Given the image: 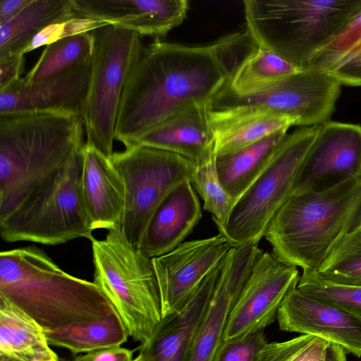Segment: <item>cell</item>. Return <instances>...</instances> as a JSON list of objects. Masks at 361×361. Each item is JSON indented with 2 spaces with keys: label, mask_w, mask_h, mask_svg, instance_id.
I'll use <instances>...</instances> for the list:
<instances>
[{
  "label": "cell",
  "mask_w": 361,
  "mask_h": 361,
  "mask_svg": "<svg viewBox=\"0 0 361 361\" xmlns=\"http://www.w3.org/2000/svg\"><path fill=\"white\" fill-rule=\"evenodd\" d=\"M250 51L243 32L207 46L161 40L143 46L124 87L115 140L126 147L185 106L209 103Z\"/></svg>",
  "instance_id": "6da1fadb"
},
{
  "label": "cell",
  "mask_w": 361,
  "mask_h": 361,
  "mask_svg": "<svg viewBox=\"0 0 361 361\" xmlns=\"http://www.w3.org/2000/svg\"><path fill=\"white\" fill-rule=\"evenodd\" d=\"M0 294L39 324L49 345L75 354L121 345L129 336L94 282L64 271L35 246L1 252Z\"/></svg>",
  "instance_id": "7a4b0ae2"
},
{
  "label": "cell",
  "mask_w": 361,
  "mask_h": 361,
  "mask_svg": "<svg viewBox=\"0 0 361 361\" xmlns=\"http://www.w3.org/2000/svg\"><path fill=\"white\" fill-rule=\"evenodd\" d=\"M83 134L80 116H0V221L81 154Z\"/></svg>",
  "instance_id": "3957f363"
},
{
  "label": "cell",
  "mask_w": 361,
  "mask_h": 361,
  "mask_svg": "<svg viewBox=\"0 0 361 361\" xmlns=\"http://www.w3.org/2000/svg\"><path fill=\"white\" fill-rule=\"evenodd\" d=\"M359 230L361 176L323 192L292 195L264 238L279 261L317 271L343 238Z\"/></svg>",
  "instance_id": "277c9868"
},
{
  "label": "cell",
  "mask_w": 361,
  "mask_h": 361,
  "mask_svg": "<svg viewBox=\"0 0 361 361\" xmlns=\"http://www.w3.org/2000/svg\"><path fill=\"white\" fill-rule=\"evenodd\" d=\"M255 42L296 68L309 67L361 8V0H245Z\"/></svg>",
  "instance_id": "5b68a950"
},
{
  "label": "cell",
  "mask_w": 361,
  "mask_h": 361,
  "mask_svg": "<svg viewBox=\"0 0 361 361\" xmlns=\"http://www.w3.org/2000/svg\"><path fill=\"white\" fill-rule=\"evenodd\" d=\"M92 243L94 283L118 313L128 335L142 343L163 319L152 259L128 241L121 226Z\"/></svg>",
  "instance_id": "8992f818"
},
{
  "label": "cell",
  "mask_w": 361,
  "mask_h": 361,
  "mask_svg": "<svg viewBox=\"0 0 361 361\" xmlns=\"http://www.w3.org/2000/svg\"><path fill=\"white\" fill-rule=\"evenodd\" d=\"M82 152L0 221L1 238L49 245L93 238L81 189Z\"/></svg>",
  "instance_id": "52a82bcc"
},
{
  "label": "cell",
  "mask_w": 361,
  "mask_h": 361,
  "mask_svg": "<svg viewBox=\"0 0 361 361\" xmlns=\"http://www.w3.org/2000/svg\"><path fill=\"white\" fill-rule=\"evenodd\" d=\"M90 32L93 39L90 73L81 118L86 142L110 158L114 153L121 99L143 45L139 34L112 24Z\"/></svg>",
  "instance_id": "ba28073f"
},
{
  "label": "cell",
  "mask_w": 361,
  "mask_h": 361,
  "mask_svg": "<svg viewBox=\"0 0 361 361\" xmlns=\"http://www.w3.org/2000/svg\"><path fill=\"white\" fill-rule=\"evenodd\" d=\"M320 126L287 135L267 167L234 205L222 234L235 246L257 245L291 196L300 166Z\"/></svg>",
  "instance_id": "9c48e42d"
},
{
  "label": "cell",
  "mask_w": 361,
  "mask_h": 361,
  "mask_svg": "<svg viewBox=\"0 0 361 361\" xmlns=\"http://www.w3.org/2000/svg\"><path fill=\"white\" fill-rule=\"evenodd\" d=\"M111 159L126 185L121 229L140 249L147 225L161 202L190 180L195 163L179 154L142 145L114 152Z\"/></svg>",
  "instance_id": "30bf717a"
},
{
  "label": "cell",
  "mask_w": 361,
  "mask_h": 361,
  "mask_svg": "<svg viewBox=\"0 0 361 361\" xmlns=\"http://www.w3.org/2000/svg\"><path fill=\"white\" fill-rule=\"evenodd\" d=\"M341 84L328 72L309 66L269 88L247 97L223 88L208 104L210 109L249 106L267 109L291 118L295 125L321 126L330 118Z\"/></svg>",
  "instance_id": "8fae6325"
},
{
  "label": "cell",
  "mask_w": 361,
  "mask_h": 361,
  "mask_svg": "<svg viewBox=\"0 0 361 361\" xmlns=\"http://www.w3.org/2000/svg\"><path fill=\"white\" fill-rule=\"evenodd\" d=\"M360 176L361 126L329 121L320 126L298 171L292 195L323 192Z\"/></svg>",
  "instance_id": "7c38bea8"
},
{
  "label": "cell",
  "mask_w": 361,
  "mask_h": 361,
  "mask_svg": "<svg viewBox=\"0 0 361 361\" xmlns=\"http://www.w3.org/2000/svg\"><path fill=\"white\" fill-rule=\"evenodd\" d=\"M299 278L297 267L283 263L271 252H264L255 261L231 310L223 341L264 329L271 324Z\"/></svg>",
  "instance_id": "4fadbf2b"
},
{
  "label": "cell",
  "mask_w": 361,
  "mask_h": 361,
  "mask_svg": "<svg viewBox=\"0 0 361 361\" xmlns=\"http://www.w3.org/2000/svg\"><path fill=\"white\" fill-rule=\"evenodd\" d=\"M232 247L228 239L219 233L184 241L172 251L152 259L163 318L184 306Z\"/></svg>",
  "instance_id": "5bb4252c"
},
{
  "label": "cell",
  "mask_w": 361,
  "mask_h": 361,
  "mask_svg": "<svg viewBox=\"0 0 361 361\" xmlns=\"http://www.w3.org/2000/svg\"><path fill=\"white\" fill-rule=\"evenodd\" d=\"M263 252L258 245L235 246L228 252L187 361H213L231 310L255 261Z\"/></svg>",
  "instance_id": "9a60e30c"
},
{
  "label": "cell",
  "mask_w": 361,
  "mask_h": 361,
  "mask_svg": "<svg viewBox=\"0 0 361 361\" xmlns=\"http://www.w3.org/2000/svg\"><path fill=\"white\" fill-rule=\"evenodd\" d=\"M281 330L312 335L361 357V317L347 309L301 292L293 286L281 304Z\"/></svg>",
  "instance_id": "2e32d148"
},
{
  "label": "cell",
  "mask_w": 361,
  "mask_h": 361,
  "mask_svg": "<svg viewBox=\"0 0 361 361\" xmlns=\"http://www.w3.org/2000/svg\"><path fill=\"white\" fill-rule=\"evenodd\" d=\"M90 73V60L43 82L23 79L0 90V116L50 113L81 116Z\"/></svg>",
  "instance_id": "e0dca14e"
},
{
  "label": "cell",
  "mask_w": 361,
  "mask_h": 361,
  "mask_svg": "<svg viewBox=\"0 0 361 361\" xmlns=\"http://www.w3.org/2000/svg\"><path fill=\"white\" fill-rule=\"evenodd\" d=\"M76 16L105 22L160 40L180 25L187 0H71Z\"/></svg>",
  "instance_id": "ac0fdd59"
},
{
  "label": "cell",
  "mask_w": 361,
  "mask_h": 361,
  "mask_svg": "<svg viewBox=\"0 0 361 361\" xmlns=\"http://www.w3.org/2000/svg\"><path fill=\"white\" fill-rule=\"evenodd\" d=\"M222 262L203 281L177 312L163 318L139 354L144 361H187L197 327L219 279Z\"/></svg>",
  "instance_id": "d6986e66"
},
{
  "label": "cell",
  "mask_w": 361,
  "mask_h": 361,
  "mask_svg": "<svg viewBox=\"0 0 361 361\" xmlns=\"http://www.w3.org/2000/svg\"><path fill=\"white\" fill-rule=\"evenodd\" d=\"M81 189L92 230L121 226L126 185L108 157L85 142L82 151Z\"/></svg>",
  "instance_id": "ffe728a7"
},
{
  "label": "cell",
  "mask_w": 361,
  "mask_h": 361,
  "mask_svg": "<svg viewBox=\"0 0 361 361\" xmlns=\"http://www.w3.org/2000/svg\"><path fill=\"white\" fill-rule=\"evenodd\" d=\"M208 104L185 106L142 133L130 145L149 146L179 154L194 163L201 162L214 154Z\"/></svg>",
  "instance_id": "44dd1931"
},
{
  "label": "cell",
  "mask_w": 361,
  "mask_h": 361,
  "mask_svg": "<svg viewBox=\"0 0 361 361\" xmlns=\"http://www.w3.org/2000/svg\"><path fill=\"white\" fill-rule=\"evenodd\" d=\"M202 216L198 197L190 180L175 188L153 214L140 249L150 259L166 254L192 232Z\"/></svg>",
  "instance_id": "7402d4cb"
},
{
  "label": "cell",
  "mask_w": 361,
  "mask_h": 361,
  "mask_svg": "<svg viewBox=\"0 0 361 361\" xmlns=\"http://www.w3.org/2000/svg\"><path fill=\"white\" fill-rule=\"evenodd\" d=\"M208 116L214 137L215 156L235 153L295 125L288 116L249 106L221 109L208 107Z\"/></svg>",
  "instance_id": "603a6c76"
},
{
  "label": "cell",
  "mask_w": 361,
  "mask_h": 361,
  "mask_svg": "<svg viewBox=\"0 0 361 361\" xmlns=\"http://www.w3.org/2000/svg\"><path fill=\"white\" fill-rule=\"evenodd\" d=\"M39 324L0 294V356L17 361L57 357Z\"/></svg>",
  "instance_id": "cb8c5ba5"
},
{
  "label": "cell",
  "mask_w": 361,
  "mask_h": 361,
  "mask_svg": "<svg viewBox=\"0 0 361 361\" xmlns=\"http://www.w3.org/2000/svg\"><path fill=\"white\" fill-rule=\"evenodd\" d=\"M279 130L235 153L215 156L219 181L227 194L238 200L259 176L286 137Z\"/></svg>",
  "instance_id": "d4e9b609"
},
{
  "label": "cell",
  "mask_w": 361,
  "mask_h": 361,
  "mask_svg": "<svg viewBox=\"0 0 361 361\" xmlns=\"http://www.w3.org/2000/svg\"><path fill=\"white\" fill-rule=\"evenodd\" d=\"M75 16L71 0H31L16 16L0 23V59L23 54L44 28Z\"/></svg>",
  "instance_id": "484cf974"
},
{
  "label": "cell",
  "mask_w": 361,
  "mask_h": 361,
  "mask_svg": "<svg viewBox=\"0 0 361 361\" xmlns=\"http://www.w3.org/2000/svg\"><path fill=\"white\" fill-rule=\"evenodd\" d=\"M298 71L274 52L257 44L237 66L223 89L238 97H247L269 88Z\"/></svg>",
  "instance_id": "4316f807"
},
{
  "label": "cell",
  "mask_w": 361,
  "mask_h": 361,
  "mask_svg": "<svg viewBox=\"0 0 361 361\" xmlns=\"http://www.w3.org/2000/svg\"><path fill=\"white\" fill-rule=\"evenodd\" d=\"M92 45L90 32L66 37L47 45L36 63L23 78L24 82L27 85L37 84L90 61Z\"/></svg>",
  "instance_id": "83f0119b"
},
{
  "label": "cell",
  "mask_w": 361,
  "mask_h": 361,
  "mask_svg": "<svg viewBox=\"0 0 361 361\" xmlns=\"http://www.w3.org/2000/svg\"><path fill=\"white\" fill-rule=\"evenodd\" d=\"M190 181L203 200V208L212 214L219 234L238 200L229 196L221 185L215 166V154L195 163Z\"/></svg>",
  "instance_id": "f1b7e54d"
},
{
  "label": "cell",
  "mask_w": 361,
  "mask_h": 361,
  "mask_svg": "<svg viewBox=\"0 0 361 361\" xmlns=\"http://www.w3.org/2000/svg\"><path fill=\"white\" fill-rule=\"evenodd\" d=\"M315 271L330 281L361 286V230L343 238Z\"/></svg>",
  "instance_id": "f546056e"
},
{
  "label": "cell",
  "mask_w": 361,
  "mask_h": 361,
  "mask_svg": "<svg viewBox=\"0 0 361 361\" xmlns=\"http://www.w3.org/2000/svg\"><path fill=\"white\" fill-rule=\"evenodd\" d=\"M297 288L305 294L347 309L361 317V286L335 283L315 271H302Z\"/></svg>",
  "instance_id": "4dcf8cb0"
},
{
  "label": "cell",
  "mask_w": 361,
  "mask_h": 361,
  "mask_svg": "<svg viewBox=\"0 0 361 361\" xmlns=\"http://www.w3.org/2000/svg\"><path fill=\"white\" fill-rule=\"evenodd\" d=\"M329 344L322 338L301 334L286 341L268 343L262 361H326Z\"/></svg>",
  "instance_id": "1f68e13d"
},
{
  "label": "cell",
  "mask_w": 361,
  "mask_h": 361,
  "mask_svg": "<svg viewBox=\"0 0 361 361\" xmlns=\"http://www.w3.org/2000/svg\"><path fill=\"white\" fill-rule=\"evenodd\" d=\"M268 343L264 329L223 341L213 361H262L263 350Z\"/></svg>",
  "instance_id": "d6a6232c"
},
{
  "label": "cell",
  "mask_w": 361,
  "mask_h": 361,
  "mask_svg": "<svg viewBox=\"0 0 361 361\" xmlns=\"http://www.w3.org/2000/svg\"><path fill=\"white\" fill-rule=\"evenodd\" d=\"M109 23L78 16L53 23L37 34L23 51V54H25L39 47L47 46L66 37L91 32Z\"/></svg>",
  "instance_id": "836d02e7"
},
{
  "label": "cell",
  "mask_w": 361,
  "mask_h": 361,
  "mask_svg": "<svg viewBox=\"0 0 361 361\" xmlns=\"http://www.w3.org/2000/svg\"><path fill=\"white\" fill-rule=\"evenodd\" d=\"M361 40V8L310 66L326 71Z\"/></svg>",
  "instance_id": "e575fe53"
},
{
  "label": "cell",
  "mask_w": 361,
  "mask_h": 361,
  "mask_svg": "<svg viewBox=\"0 0 361 361\" xmlns=\"http://www.w3.org/2000/svg\"><path fill=\"white\" fill-rule=\"evenodd\" d=\"M325 71L341 85L361 86V40Z\"/></svg>",
  "instance_id": "d590c367"
},
{
  "label": "cell",
  "mask_w": 361,
  "mask_h": 361,
  "mask_svg": "<svg viewBox=\"0 0 361 361\" xmlns=\"http://www.w3.org/2000/svg\"><path fill=\"white\" fill-rule=\"evenodd\" d=\"M25 54H16L0 59V90L23 78Z\"/></svg>",
  "instance_id": "8d00e7d4"
},
{
  "label": "cell",
  "mask_w": 361,
  "mask_h": 361,
  "mask_svg": "<svg viewBox=\"0 0 361 361\" xmlns=\"http://www.w3.org/2000/svg\"><path fill=\"white\" fill-rule=\"evenodd\" d=\"M133 351L121 345L102 348L85 353L73 361H132Z\"/></svg>",
  "instance_id": "74e56055"
},
{
  "label": "cell",
  "mask_w": 361,
  "mask_h": 361,
  "mask_svg": "<svg viewBox=\"0 0 361 361\" xmlns=\"http://www.w3.org/2000/svg\"><path fill=\"white\" fill-rule=\"evenodd\" d=\"M31 0L0 1V23H5L20 12Z\"/></svg>",
  "instance_id": "f35d334b"
},
{
  "label": "cell",
  "mask_w": 361,
  "mask_h": 361,
  "mask_svg": "<svg viewBox=\"0 0 361 361\" xmlns=\"http://www.w3.org/2000/svg\"><path fill=\"white\" fill-rule=\"evenodd\" d=\"M346 355L342 348L330 343L326 352V361H347Z\"/></svg>",
  "instance_id": "ab89813d"
},
{
  "label": "cell",
  "mask_w": 361,
  "mask_h": 361,
  "mask_svg": "<svg viewBox=\"0 0 361 361\" xmlns=\"http://www.w3.org/2000/svg\"><path fill=\"white\" fill-rule=\"evenodd\" d=\"M132 361H144L143 357L139 354L135 358L133 359Z\"/></svg>",
  "instance_id": "60d3db41"
},
{
  "label": "cell",
  "mask_w": 361,
  "mask_h": 361,
  "mask_svg": "<svg viewBox=\"0 0 361 361\" xmlns=\"http://www.w3.org/2000/svg\"><path fill=\"white\" fill-rule=\"evenodd\" d=\"M11 361H17V360H11L10 359ZM39 361H60L59 359L57 357H54V358H51V359H48V360H39Z\"/></svg>",
  "instance_id": "b9f144b4"
},
{
  "label": "cell",
  "mask_w": 361,
  "mask_h": 361,
  "mask_svg": "<svg viewBox=\"0 0 361 361\" xmlns=\"http://www.w3.org/2000/svg\"><path fill=\"white\" fill-rule=\"evenodd\" d=\"M0 361H11V360L8 357H6L4 356H0Z\"/></svg>",
  "instance_id": "7bdbcfd3"
}]
</instances>
